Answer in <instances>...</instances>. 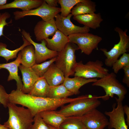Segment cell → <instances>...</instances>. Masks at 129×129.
<instances>
[{
	"mask_svg": "<svg viewBox=\"0 0 129 129\" xmlns=\"http://www.w3.org/2000/svg\"><path fill=\"white\" fill-rule=\"evenodd\" d=\"M0 129H10V128L7 127L4 124L0 125Z\"/></svg>",
	"mask_w": 129,
	"mask_h": 129,
	"instance_id": "f35d334b",
	"label": "cell"
},
{
	"mask_svg": "<svg viewBox=\"0 0 129 129\" xmlns=\"http://www.w3.org/2000/svg\"><path fill=\"white\" fill-rule=\"evenodd\" d=\"M73 18L84 26L94 29L100 27L101 23L103 21L99 13L79 15L74 16Z\"/></svg>",
	"mask_w": 129,
	"mask_h": 129,
	"instance_id": "d6986e66",
	"label": "cell"
},
{
	"mask_svg": "<svg viewBox=\"0 0 129 129\" xmlns=\"http://www.w3.org/2000/svg\"><path fill=\"white\" fill-rule=\"evenodd\" d=\"M72 16L71 13L65 17L60 14H57L55 18L57 29L67 36L78 33L88 32L90 31V28L87 27H80L74 24L70 20Z\"/></svg>",
	"mask_w": 129,
	"mask_h": 129,
	"instance_id": "7c38bea8",
	"label": "cell"
},
{
	"mask_svg": "<svg viewBox=\"0 0 129 129\" xmlns=\"http://www.w3.org/2000/svg\"><path fill=\"white\" fill-rule=\"evenodd\" d=\"M114 30L119 35L120 40L119 42L114 44L109 51L105 48L100 49L106 57L104 63L108 67H112L120 55L128 51L129 48V36L126 33L127 30L124 31L120 28L116 27L115 28Z\"/></svg>",
	"mask_w": 129,
	"mask_h": 129,
	"instance_id": "8992f818",
	"label": "cell"
},
{
	"mask_svg": "<svg viewBox=\"0 0 129 129\" xmlns=\"http://www.w3.org/2000/svg\"><path fill=\"white\" fill-rule=\"evenodd\" d=\"M112 106V110L111 111H105V114L109 118L108 127V129H128L124 118L123 106L122 102L117 101Z\"/></svg>",
	"mask_w": 129,
	"mask_h": 129,
	"instance_id": "4fadbf2b",
	"label": "cell"
},
{
	"mask_svg": "<svg viewBox=\"0 0 129 129\" xmlns=\"http://www.w3.org/2000/svg\"><path fill=\"white\" fill-rule=\"evenodd\" d=\"M60 129H86L82 122L81 117H66L60 125Z\"/></svg>",
	"mask_w": 129,
	"mask_h": 129,
	"instance_id": "83f0119b",
	"label": "cell"
},
{
	"mask_svg": "<svg viewBox=\"0 0 129 129\" xmlns=\"http://www.w3.org/2000/svg\"><path fill=\"white\" fill-rule=\"evenodd\" d=\"M43 77L50 86L63 84L65 78L63 73L54 63L50 66Z\"/></svg>",
	"mask_w": 129,
	"mask_h": 129,
	"instance_id": "ffe728a7",
	"label": "cell"
},
{
	"mask_svg": "<svg viewBox=\"0 0 129 129\" xmlns=\"http://www.w3.org/2000/svg\"><path fill=\"white\" fill-rule=\"evenodd\" d=\"M39 114L47 124L59 129L60 125L66 118L54 110L43 111Z\"/></svg>",
	"mask_w": 129,
	"mask_h": 129,
	"instance_id": "7402d4cb",
	"label": "cell"
},
{
	"mask_svg": "<svg viewBox=\"0 0 129 129\" xmlns=\"http://www.w3.org/2000/svg\"><path fill=\"white\" fill-rule=\"evenodd\" d=\"M83 0H58L61 8L60 15L64 17L71 13V10L78 3Z\"/></svg>",
	"mask_w": 129,
	"mask_h": 129,
	"instance_id": "f1b7e54d",
	"label": "cell"
},
{
	"mask_svg": "<svg viewBox=\"0 0 129 129\" xmlns=\"http://www.w3.org/2000/svg\"><path fill=\"white\" fill-rule=\"evenodd\" d=\"M56 57L39 64H35L31 68L40 77H43L50 66L55 62Z\"/></svg>",
	"mask_w": 129,
	"mask_h": 129,
	"instance_id": "f546056e",
	"label": "cell"
},
{
	"mask_svg": "<svg viewBox=\"0 0 129 129\" xmlns=\"http://www.w3.org/2000/svg\"><path fill=\"white\" fill-rule=\"evenodd\" d=\"M22 55L21 51L19 52L17 56L14 61L9 63L0 64V70L6 69L9 72L7 81H9L15 80L16 82L17 90L21 91L23 83L18 73V68L21 64Z\"/></svg>",
	"mask_w": 129,
	"mask_h": 129,
	"instance_id": "9a60e30c",
	"label": "cell"
},
{
	"mask_svg": "<svg viewBox=\"0 0 129 129\" xmlns=\"http://www.w3.org/2000/svg\"><path fill=\"white\" fill-rule=\"evenodd\" d=\"M42 0H15L13 1L0 6V10L16 8L25 11L36 8L41 5Z\"/></svg>",
	"mask_w": 129,
	"mask_h": 129,
	"instance_id": "ac0fdd59",
	"label": "cell"
},
{
	"mask_svg": "<svg viewBox=\"0 0 129 129\" xmlns=\"http://www.w3.org/2000/svg\"><path fill=\"white\" fill-rule=\"evenodd\" d=\"M7 1L6 0H0V6L6 4Z\"/></svg>",
	"mask_w": 129,
	"mask_h": 129,
	"instance_id": "74e56055",
	"label": "cell"
},
{
	"mask_svg": "<svg viewBox=\"0 0 129 129\" xmlns=\"http://www.w3.org/2000/svg\"><path fill=\"white\" fill-rule=\"evenodd\" d=\"M50 88V86L44 77H40L35 83L29 94L39 97H48Z\"/></svg>",
	"mask_w": 129,
	"mask_h": 129,
	"instance_id": "cb8c5ba5",
	"label": "cell"
},
{
	"mask_svg": "<svg viewBox=\"0 0 129 129\" xmlns=\"http://www.w3.org/2000/svg\"><path fill=\"white\" fill-rule=\"evenodd\" d=\"M10 14L8 12L0 13V37L4 36L3 33L4 28L5 26H8L10 23L7 22L6 20L10 17Z\"/></svg>",
	"mask_w": 129,
	"mask_h": 129,
	"instance_id": "d6a6232c",
	"label": "cell"
},
{
	"mask_svg": "<svg viewBox=\"0 0 129 129\" xmlns=\"http://www.w3.org/2000/svg\"><path fill=\"white\" fill-rule=\"evenodd\" d=\"M9 118L4 124L10 129H30L33 122V117L30 111L24 107H19L9 102Z\"/></svg>",
	"mask_w": 129,
	"mask_h": 129,
	"instance_id": "3957f363",
	"label": "cell"
},
{
	"mask_svg": "<svg viewBox=\"0 0 129 129\" xmlns=\"http://www.w3.org/2000/svg\"><path fill=\"white\" fill-rule=\"evenodd\" d=\"M55 20L52 19L47 21L43 20L38 22L34 29V32L36 40L41 41L53 36L58 30Z\"/></svg>",
	"mask_w": 129,
	"mask_h": 129,
	"instance_id": "5bb4252c",
	"label": "cell"
},
{
	"mask_svg": "<svg viewBox=\"0 0 129 129\" xmlns=\"http://www.w3.org/2000/svg\"><path fill=\"white\" fill-rule=\"evenodd\" d=\"M95 3L90 0H83L77 3L72 9L71 14L74 16L95 13L96 11Z\"/></svg>",
	"mask_w": 129,
	"mask_h": 129,
	"instance_id": "603a6c76",
	"label": "cell"
},
{
	"mask_svg": "<svg viewBox=\"0 0 129 129\" xmlns=\"http://www.w3.org/2000/svg\"><path fill=\"white\" fill-rule=\"evenodd\" d=\"M22 35L33 46L36 57V64H39L46 60L56 57L58 52L52 50L47 47L45 40L41 41L40 43H36L32 39L30 34L24 30L21 32Z\"/></svg>",
	"mask_w": 129,
	"mask_h": 129,
	"instance_id": "30bf717a",
	"label": "cell"
},
{
	"mask_svg": "<svg viewBox=\"0 0 129 129\" xmlns=\"http://www.w3.org/2000/svg\"><path fill=\"white\" fill-rule=\"evenodd\" d=\"M48 126L49 129H60L59 128H58L54 127L53 126L48 125Z\"/></svg>",
	"mask_w": 129,
	"mask_h": 129,
	"instance_id": "ab89813d",
	"label": "cell"
},
{
	"mask_svg": "<svg viewBox=\"0 0 129 129\" xmlns=\"http://www.w3.org/2000/svg\"><path fill=\"white\" fill-rule=\"evenodd\" d=\"M9 94L10 102L27 107L33 117L43 111L54 110L73 100L72 98H69L56 99L39 97L24 93L16 89L12 90Z\"/></svg>",
	"mask_w": 129,
	"mask_h": 129,
	"instance_id": "6da1fadb",
	"label": "cell"
},
{
	"mask_svg": "<svg viewBox=\"0 0 129 129\" xmlns=\"http://www.w3.org/2000/svg\"><path fill=\"white\" fill-rule=\"evenodd\" d=\"M45 40L46 42V46L48 49L58 52L61 51L69 42L68 36L65 35L58 30L52 38H48Z\"/></svg>",
	"mask_w": 129,
	"mask_h": 129,
	"instance_id": "e0dca14e",
	"label": "cell"
},
{
	"mask_svg": "<svg viewBox=\"0 0 129 129\" xmlns=\"http://www.w3.org/2000/svg\"><path fill=\"white\" fill-rule=\"evenodd\" d=\"M23 44L19 48L13 50L7 48V45L5 43L0 42V56L3 57L7 62L9 60L16 58L18 53L26 46L31 45V43L22 35Z\"/></svg>",
	"mask_w": 129,
	"mask_h": 129,
	"instance_id": "d4e9b609",
	"label": "cell"
},
{
	"mask_svg": "<svg viewBox=\"0 0 129 129\" xmlns=\"http://www.w3.org/2000/svg\"><path fill=\"white\" fill-rule=\"evenodd\" d=\"M102 61H90L83 64L82 61L77 62L74 75L87 79L102 78L108 73L109 70L103 67Z\"/></svg>",
	"mask_w": 129,
	"mask_h": 129,
	"instance_id": "52a82bcc",
	"label": "cell"
},
{
	"mask_svg": "<svg viewBox=\"0 0 129 129\" xmlns=\"http://www.w3.org/2000/svg\"><path fill=\"white\" fill-rule=\"evenodd\" d=\"M9 102V94L6 92L4 87L0 85V103L6 108Z\"/></svg>",
	"mask_w": 129,
	"mask_h": 129,
	"instance_id": "836d02e7",
	"label": "cell"
},
{
	"mask_svg": "<svg viewBox=\"0 0 129 129\" xmlns=\"http://www.w3.org/2000/svg\"><path fill=\"white\" fill-rule=\"evenodd\" d=\"M124 74L123 79L122 82L126 84L127 86L129 87V65L123 67Z\"/></svg>",
	"mask_w": 129,
	"mask_h": 129,
	"instance_id": "e575fe53",
	"label": "cell"
},
{
	"mask_svg": "<svg viewBox=\"0 0 129 129\" xmlns=\"http://www.w3.org/2000/svg\"><path fill=\"white\" fill-rule=\"evenodd\" d=\"M100 98L91 94L82 95L69 104L62 107L57 112L66 117H81L91 110L96 108L101 104L98 99Z\"/></svg>",
	"mask_w": 129,
	"mask_h": 129,
	"instance_id": "7a4b0ae2",
	"label": "cell"
},
{
	"mask_svg": "<svg viewBox=\"0 0 129 129\" xmlns=\"http://www.w3.org/2000/svg\"><path fill=\"white\" fill-rule=\"evenodd\" d=\"M50 6L56 7L58 6V0H44Z\"/></svg>",
	"mask_w": 129,
	"mask_h": 129,
	"instance_id": "8d00e7d4",
	"label": "cell"
},
{
	"mask_svg": "<svg viewBox=\"0 0 129 129\" xmlns=\"http://www.w3.org/2000/svg\"></svg>",
	"mask_w": 129,
	"mask_h": 129,
	"instance_id": "60d3db41",
	"label": "cell"
},
{
	"mask_svg": "<svg viewBox=\"0 0 129 129\" xmlns=\"http://www.w3.org/2000/svg\"><path fill=\"white\" fill-rule=\"evenodd\" d=\"M74 95L62 84L57 86H50L48 97L56 99L68 98Z\"/></svg>",
	"mask_w": 129,
	"mask_h": 129,
	"instance_id": "4316f807",
	"label": "cell"
},
{
	"mask_svg": "<svg viewBox=\"0 0 129 129\" xmlns=\"http://www.w3.org/2000/svg\"><path fill=\"white\" fill-rule=\"evenodd\" d=\"M19 68L22 76L23 86L21 91L24 93L29 94L40 77L31 67L27 68L20 64Z\"/></svg>",
	"mask_w": 129,
	"mask_h": 129,
	"instance_id": "2e32d148",
	"label": "cell"
},
{
	"mask_svg": "<svg viewBox=\"0 0 129 129\" xmlns=\"http://www.w3.org/2000/svg\"><path fill=\"white\" fill-rule=\"evenodd\" d=\"M92 85L103 88L106 94L100 98L105 101L109 99L110 97H113L115 94L118 97L116 98L117 102H122L127 92L126 88L116 78V75L114 72L108 73L102 78L97 80L93 82Z\"/></svg>",
	"mask_w": 129,
	"mask_h": 129,
	"instance_id": "277c9868",
	"label": "cell"
},
{
	"mask_svg": "<svg viewBox=\"0 0 129 129\" xmlns=\"http://www.w3.org/2000/svg\"><path fill=\"white\" fill-rule=\"evenodd\" d=\"M60 10V8L50 6L43 0L42 5L36 8L25 11H16L13 14L16 20L27 16H36L40 17L44 21H47L54 19Z\"/></svg>",
	"mask_w": 129,
	"mask_h": 129,
	"instance_id": "9c48e42d",
	"label": "cell"
},
{
	"mask_svg": "<svg viewBox=\"0 0 129 129\" xmlns=\"http://www.w3.org/2000/svg\"><path fill=\"white\" fill-rule=\"evenodd\" d=\"M129 65V54L125 53L122 54L113 64L112 67L114 72L117 74L123 67Z\"/></svg>",
	"mask_w": 129,
	"mask_h": 129,
	"instance_id": "4dcf8cb0",
	"label": "cell"
},
{
	"mask_svg": "<svg viewBox=\"0 0 129 129\" xmlns=\"http://www.w3.org/2000/svg\"><path fill=\"white\" fill-rule=\"evenodd\" d=\"M21 64L27 67H32L36 64V57L34 48L31 44L24 48L20 51Z\"/></svg>",
	"mask_w": 129,
	"mask_h": 129,
	"instance_id": "484cf974",
	"label": "cell"
},
{
	"mask_svg": "<svg viewBox=\"0 0 129 129\" xmlns=\"http://www.w3.org/2000/svg\"><path fill=\"white\" fill-rule=\"evenodd\" d=\"M97 78L87 79L78 76L70 78H65L63 84L67 89L74 95L79 94L80 88L84 85L89 83L96 82Z\"/></svg>",
	"mask_w": 129,
	"mask_h": 129,
	"instance_id": "44dd1931",
	"label": "cell"
},
{
	"mask_svg": "<svg viewBox=\"0 0 129 129\" xmlns=\"http://www.w3.org/2000/svg\"><path fill=\"white\" fill-rule=\"evenodd\" d=\"M69 42L76 44L82 53L89 55L93 50L98 48L102 38L88 32L80 33L69 36Z\"/></svg>",
	"mask_w": 129,
	"mask_h": 129,
	"instance_id": "ba28073f",
	"label": "cell"
},
{
	"mask_svg": "<svg viewBox=\"0 0 129 129\" xmlns=\"http://www.w3.org/2000/svg\"><path fill=\"white\" fill-rule=\"evenodd\" d=\"M33 123L30 129H49L39 113L34 117Z\"/></svg>",
	"mask_w": 129,
	"mask_h": 129,
	"instance_id": "1f68e13d",
	"label": "cell"
},
{
	"mask_svg": "<svg viewBox=\"0 0 129 129\" xmlns=\"http://www.w3.org/2000/svg\"><path fill=\"white\" fill-rule=\"evenodd\" d=\"M79 49L76 44L69 42L58 52L55 64L62 72L65 78L74 75L77 63L75 52Z\"/></svg>",
	"mask_w": 129,
	"mask_h": 129,
	"instance_id": "5b68a950",
	"label": "cell"
},
{
	"mask_svg": "<svg viewBox=\"0 0 129 129\" xmlns=\"http://www.w3.org/2000/svg\"><path fill=\"white\" fill-rule=\"evenodd\" d=\"M124 113L126 115V121L127 126L129 125V107L127 105L123 106Z\"/></svg>",
	"mask_w": 129,
	"mask_h": 129,
	"instance_id": "d590c367",
	"label": "cell"
},
{
	"mask_svg": "<svg viewBox=\"0 0 129 129\" xmlns=\"http://www.w3.org/2000/svg\"><path fill=\"white\" fill-rule=\"evenodd\" d=\"M81 119L86 129H104L109 123L105 115L96 108L83 115Z\"/></svg>",
	"mask_w": 129,
	"mask_h": 129,
	"instance_id": "8fae6325",
	"label": "cell"
}]
</instances>
